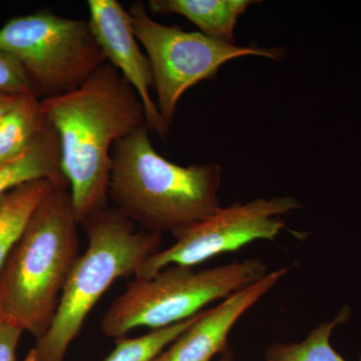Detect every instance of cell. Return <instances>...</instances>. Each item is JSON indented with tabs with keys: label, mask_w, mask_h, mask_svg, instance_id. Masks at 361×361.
I'll return each mask as SVG.
<instances>
[{
	"label": "cell",
	"mask_w": 361,
	"mask_h": 361,
	"mask_svg": "<svg viewBox=\"0 0 361 361\" xmlns=\"http://www.w3.org/2000/svg\"><path fill=\"white\" fill-rule=\"evenodd\" d=\"M128 11L133 32L148 56L157 108L169 129L183 94L202 80L215 77L228 61L248 56L281 61L285 56L282 47L225 44L201 32L161 25L149 16L142 2H135Z\"/></svg>",
	"instance_id": "52a82bcc"
},
{
	"label": "cell",
	"mask_w": 361,
	"mask_h": 361,
	"mask_svg": "<svg viewBox=\"0 0 361 361\" xmlns=\"http://www.w3.org/2000/svg\"><path fill=\"white\" fill-rule=\"evenodd\" d=\"M149 133L145 125L116 142L109 199L142 230L175 237L222 208V168L172 163L156 151Z\"/></svg>",
	"instance_id": "7a4b0ae2"
},
{
	"label": "cell",
	"mask_w": 361,
	"mask_h": 361,
	"mask_svg": "<svg viewBox=\"0 0 361 361\" xmlns=\"http://www.w3.org/2000/svg\"><path fill=\"white\" fill-rule=\"evenodd\" d=\"M87 7L90 27L106 61L120 71L141 99L149 132L165 137L169 128L152 97L153 71L133 32L129 11L116 0H90Z\"/></svg>",
	"instance_id": "9c48e42d"
},
{
	"label": "cell",
	"mask_w": 361,
	"mask_h": 361,
	"mask_svg": "<svg viewBox=\"0 0 361 361\" xmlns=\"http://www.w3.org/2000/svg\"><path fill=\"white\" fill-rule=\"evenodd\" d=\"M301 207L298 199L291 196L259 198L222 207L175 236V243L151 256L135 277H152L170 266L195 267L252 242L274 240L284 228L280 216Z\"/></svg>",
	"instance_id": "ba28073f"
},
{
	"label": "cell",
	"mask_w": 361,
	"mask_h": 361,
	"mask_svg": "<svg viewBox=\"0 0 361 361\" xmlns=\"http://www.w3.org/2000/svg\"><path fill=\"white\" fill-rule=\"evenodd\" d=\"M251 0H149V11L156 14H179L194 23L201 33L225 44H236L235 27L246 13Z\"/></svg>",
	"instance_id": "7c38bea8"
},
{
	"label": "cell",
	"mask_w": 361,
	"mask_h": 361,
	"mask_svg": "<svg viewBox=\"0 0 361 361\" xmlns=\"http://www.w3.org/2000/svg\"><path fill=\"white\" fill-rule=\"evenodd\" d=\"M268 273L264 261L245 259L202 270L174 265L152 277H135L104 315L102 331L118 339L141 327L165 329L198 314L208 304L227 298Z\"/></svg>",
	"instance_id": "5b68a950"
},
{
	"label": "cell",
	"mask_w": 361,
	"mask_h": 361,
	"mask_svg": "<svg viewBox=\"0 0 361 361\" xmlns=\"http://www.w3.org/2000/svg\"><path fill=\"white\" fill-rule=\"evenodd\" d=\"M288 273V268L269 271L255 283L201 311L196 322L153 361H212L229 349L228 338L235 325Z\"/></svg>",
	"instance_id": "30bf717a"
},
{
	"label": "cell",
	"mask_w": 361,
	"mask_h": 361,
	"mask_svg": "<svg viewBox=\"0 0 361 361\" xmlns=\"http://www.w3.org/2000/svg\"><path fill=\"white\" fill-rule=\"evenodd\" d=\"M349 317L350 310L342 308L334 319L318 325L303 341L271 344L266 349L265 361H346L332 346L331 336Z\"/></svg>",
	"instance_id": "9a60e30c"
},
{
	"label": "cell",
	"mask_w": 361,
	"mask_h": 361,
	"mask_svg": "<svg viewBox=\"0 0 361 361\" xmlns=\"http://www.w3.org/2000/svg\"><path fill=\"white\" fill-rule=\"evenodd\" d=\"M0 92L39 97L18 61L0 51Z\"/></svg>",
	"instance_id": "e0dca14e"
},
{
	"label": "cell",
	"mask_w": 361,
	"mask_h": 361,
	"mask_svg": "<svg viewBox=\"0 0 361 361\" xmlns=\"http://www.w3.org/2000/svg\"><path fill=\"white\" fill-rule=\"evenodd\" d=\"M21 96L0 92V118L6 113Z\"/></svg>",
	"instance_id": "d6986e66"
},
{
	"label": "cell",
	"mask_w": 361,
	"mask_h": 361,
	"mask_svg": "<svg viewBox=\"0 0 361 361\" xmlns=\"http://www.w3.org/2000/svg\"><path fill=\"white\" fill-rule=\"evenodd\" d=\"M23 332L13 323L0 320V361H16V349Z\"/></svg>",
	"instance_id": "ac0fdd59"
},
{
	"label": "cell",
	"mask_w": 361,
	"mask_h": 361,
	"mask_svg": "<svg viewBox=\"0 0 361 361\" xmlns=\"http://www.w3.org/2000/svg\"><path fill=\"white\" fill-rule=\"evenodd\" d=\"M45 122L39 97L21 96L0 118V167L25 155Z\"/></svg>",
	"instance_id": "5bb4252c"
},
{
	"label": "cell",
	"mask_w": 361,
	"mask_h": 361,
	"mask_svg": "<svg viewBox=\"0 0 361 361\" xmlns=\"http://www.w3.org/2000/svg\"><path fill=\"white\" fill-rule=\"evenodd\" d=\"M61 144V167L80 225L109 207L111 151L147 125L141 99L106 61L78 89L40 99Z\"/></svg>",
	"instance_id": "6da1fadb"
},
{
	"label": "cell",
	"mask_w": 361,
	"mask_h": 361,
	"mask_svg": "<svg viewBox=\"0 0 361 361\" xmlns=\"http://www.w3.org/2000/svg\"><path fill=\"white\" fill-rule=\"evenodd\" d=\"M80 225L70 189L37 207L0 269V317L37 341L47 334L78 257Z\"/></svg>",
	"instance_id": "3957f363"
},
{
	"label": "cell",
	"mask_w": 361,
	"mask_h": 361,
	"mask_svg": "<svg viewBox=\"0 0 361 361\" xmlns=\"http://www.w3.org/2000/svg\"><path fill=\"white\" fill-rule=\"evenodd\" d=\"M218 361H234V353L231 349H228L226 350L223 355H220L219 360Z\"/></svg>",
	"instance_id": "ffe728a7"
},
{
	"label": "cell",
	"mask_w": 361,
	"mask_h": 361,
	"mask_svg": "<svg viewBox=\"0 0 361 361\" xmlns=\"http://www.w3.org/2000/svg\"><path fill=\"white\" fill-rule=\"evenodd\" d=\"M80 225L87 249L71 270L51 326L23 361H65L90 311L114 282L137 276L161 250L163 235L135 229L115 207L92 214Z\"/></svg>",
	"instance_id": "277c9868"
},
{
	"label": "cell",
	"mask_w": 361,
	"mask_h": 361,
	"mask_svg": "<svg viewBox=\"0 0 361 361\" xmlns=\"http://www.w3.org/2000/svg\"><path fill=\"white\" fill-rule=\"evenodd\" d=\"M37 180H49L58 188L70 189L61 167L58 133L47 121L25 155L0 167V198L11 190Z\"/></svg>",
	"instance_id": "8fae6325"
},
{
	"label": "cell",
	"mask_w": 361,
	"mask_h": 361,
	"mask_svg": "<svg viewBox=\"0 0 361 361\" xmlns=\"http://www.w3.org/2000/svg\"><path fill=\"white\" fill-rule=\"evenodd\" d=\"M200 313L165 329L151 330L145 336L116 339L115 349L104 361H153L196 322Z\"/></svg>",
	"instance_id": "2e32d148"
},
{
	"label": "cell",
	"mask_w": 361,
	"mask_h": 361,
	"mask_svg": "<svg viewBox=\"0 0 361 361\" xmlns=\"http://www.w3.org/2000/svg\"><path fill=\"white\" fill-rule=\"evenodd\" d=\"M0 51L20 63L42 99L78 89L106 63L89 20L49 9L7 21L0 28Z\"/></svg>",
	"instance_id": "8992f818"
},
{
	"label": "cell",
	"mask_w": 361,
	"mask_h": 361,
	"mask_svg": "<svg viewBox=\"0 0 361 361\" xmlns=\"http://www.w3.org/2000/svg\"><path fill=\"white\" fill-rule=\"evenodd\" d=\"M54 189L51 180H32L0 198V269L37 207Z\"/></svg>",
	"instance_id": "4fadbf2b"
}]
</instances>
